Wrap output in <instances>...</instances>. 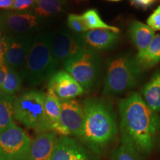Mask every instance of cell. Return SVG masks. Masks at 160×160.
<instances>
[{
	"label": "cell",
	"instance_id": "obj_22",
	"mask_svg": "<svg viewBox=\"0 0 160 160\" xmlns=\"http://www.w3.org/2000/svg\"><path fill=\"white\" fill-rule=\"evenodd\" d=\"M82 18L85 21V25L88 30L94 29H105L113 31L119 33L120 32L119 28L115 26L108 25L102 19L99 12L96 9H89L83 13Z\"/></svg>",
	"mask_w": 160,
	"mask_h": 160
},
{
	"label": "cell",
	"instance_id": "obj_21",
	"mask_svg": "<svg viewBox=\"0 0 160 160\" xmlns=\"http://www.w3.org/2000/svg\"><path fill=\"white\" fill-rule=\"evenodd\" d=\"M65 4V0H37L31 12L41 18L53 17L63 11Z\"/></svg>",
	"mask_w": 160,
	"mask_h": 160
},
{
	"label": "cell",
	"instance_id": "obj_3",
	"mask_svg": "<svg viewBox=\"0 0 160 160\" xmlns=\"http://www.w3.org/2000/svg\"><path fill=\"white\" fill-rule=\"evenodd\" d=\"M59 63L51 49V33L35 37L22 77L31 85H37L51 78Z\"/></svg>",
	"mask_w": 160,
	"mask_h": 160
},
{
	"label": "cell",
	"instance_id": "obj_26",
	"mask_svg": "<svg viewBox=\"0 0 160 160\" xmlns=\"http://www.w3.org/2000/svg\"><path fill=\"white\" fill-rule=\"evenodd\" d=\"M37 0H13V6L10 10L17 12H27L32 11Z\"/></svg>",
	"mask_w": 160,
	"mask_h": 160
},
{
	"label": "cell",
	"instance_id": "obj_32",
	"mask_svg": "<svg viewBox=\"0 0 160 160\" xmlns=\"http://www.w3.org/2000/svg\"><path fill=\"white\" fill-rule=\"evenodd\" d=\"M110 1H113V2H119V1H121V0H110Z\"/></svg>",
	"mask_w": 160,
	"mask_h": 160
},
{
	"label": "cell",
	"instance_id": "obj_20",
	"mask_svg": "<svg viewBox=\"0 0 160 160\" xmlns=\"http://www.w3.org/2000/svg\"><path fill=\"white\" fill-rule=\"evenodd\" d=\"M142 68H149L160 62V33L155 35L153 39L143 53L137 55Z\"/></svg>",
	"mask_w": 160,
	"mask_h": 160
},
{
	"label": "cell",
	"instance_id": "obj_25",
	"mask_svg": "<svg viewBox=\"0 0 160 160\" xmlns=\"http://www.w3.org/2000/svg\"><path fill=\"white\" fill-rule=\"evenodd\" d=\"M68 26L69 29L75 34L82 35L89 30L85 25L82 16L71 13L68 17Z\"/></svg>",
	"mask_w": 160,
	"mask_h": 160
},
{
	"label": "cell",
	"instance_id": "obj_24",
	"mask_svg": "<svg viewBox=\"0 0 160 160\" xmlns=\"http://www.w3.org/2000/svg\"><path fill=\"white\" fill-rule=\"evenodd\" d=\"M112 160H142L139 153L128 144L121 142L112 153Z\"/></svg>",
	"mask_w": 160,
	"mask_h": 160
},
{
	"label": "cell",
	"instance_id": "obj_4",
	"mask_svg": "<svg viewBox=\"0 0 160 160\" xmlns=\"http://www.w3.org/2000/svg\"><path fill=\"white\" fill-rule=\"evenodd\" d=\"M142 68L137 57L124 54L108 62L103 93L105 95H119L133 88L142 75Z\"/></svg>",
	"mask_w": 160,
	"mask_h": 160
},
{
	"label": "cell",
	"instance_id": "obj_2",
	"mask_svg": "<svg viewBox=\"0 0 160 160\" xmlns=\"http://www.w3.org/2000/svg\"><path fill=\"white\" fill-rule=\"evenodd\" d=\"M82 107L85 125L81 140L93 153L100 154L117 136L116 114L110 104L99 98H88Z\"/></svg>",
	"mask_w": 160,
	"mask_h": 160
},
{
	"label": "cell",
	"instance_id": "obj_11",
	"mask_svg": "<svg viewBox=\"0 0 160 160\" xmlns=\"http://www.w3.org/2000/svg\"><path fill=\"white\" fill-rule=\"evenodd\" d=\"M51 49L57 62L64 63L67 60L77 57L84 51L86 45L81 35L60 30L51 33Z\"/></svg>",
	"mask_w": 160,
	"mask_h": 160
},
{
	"label": "cell",
	"instance_id": "obj_13",
	"mask_svg": "<svg viewBox=\"0 0 160 160\" xmlns=\"http://www.w3.org/2000/svg\"><path fill=\"white\" fill-rule=\"evenodd\" d=\"M50 160H91L87 149L70 137H60Z\"/></svg>",
	"mask_w": 160,
	"mask_h": 160
},
{
	"label": "cell",
	"instance_id": "obj_23",
	"mask_svg": "<svg viewBox=\"0 0 160 160\" xmlns=\"http://www.w3.org/2000/svg\"><path fill=\"white\" fill-rule=\"evenodd\" d=\"M22 79L19 72L8 67L5 80L0 90L7 94L14 96L21 88Z\"/></svg>",
	"mask_w": 160,
	"mask_h": 160
},
{
	"label": "cell",
	"instance_id": "obj_17",
	"mask_svg": "<svg viewBox=\"0 0 160 160\" xmlns=\"http://www.w3.org/2000/svg\"><path fill=\"white\" fill-rule=\"evenodd\" d=\"M61 100L51 90H48V93L45 94L44 110L47 125L49 131H57L59 125V119L61 113Z\"/></svg>",
	"mask_w": 160,
	"mask_h": 160
},
{
	"label": "cell",
	"instance_id": "obj_5",
	"mask_svg": "<svg viewBox=\"0 0 160 160\" xmlns=\"http://www.w3.org/2000/svg\"><path fill=\"white\" fill-rule=\"evenodd\" d=\"M45 94L42 91L30 90L15 98L13 104L14 119L39 133L49 131L44 110Z\"/></svg>",
	"mask_w": 160,
	"mask_h": 160
},
{
	"label": "cell",
	"instance_id": "obj_6",
	"mask_svg": "<svg viewBox=\"0 0 160 160\" xmlns=\"http://www.w3.org/2000/svg\"><path fill=\"white\" fill-rule=\"evenodd\" d=\"M63 65L85 91L93 88L101 75V57L96 50L87 45L80 54L65 61Z\"/></svg>",
	"mask_w": 160,
	"mask_h": 160
},
{
	"label": "cell",
	"instance_id": "obj_9",
	"mask_svg": "<svg viewBox=\"0 0 160 160\" xmlns=\"http://www.w3.org/2000/svg\"><path fill=\"white\" fill-rule=\"evenodd\" d=\"M42 18L33 12H1L0 31L5 35L24 36L37 31Z\"/></svg>",
	"mask_w": 160,
	"mask_h": 160
},
{
	"label": "cell",
	"instance_id": "obj_31",
	"mask_svg": "<svg viewBox=\"0 0 160 160\" xmlns=\"http://www.w3.org/2000/svg\"><path fill=\"white\" fill-rule=\"evenodd\" d=\"M13 4V0H0V9L10 10Z\"/></svg>",
	"mask_w": 160,
	"mask_h": 160
},
{
	"label": "cell",
	"instance_id": "obj_7",
	"mask_svg": "<svg viewBox=\"0 0 160 160\" xmlns=\"http://www.w3.org/2000/svg\"><path fill=\"white\" fill-rule=\"evenodd\" d=\"M31 139L13 124L0 133V160H27Z\"/></svg>",
	"mask_w": 160,
	"mask_h": 160
},
{
	"label": "cell",
	"instance_id": "obj_10",
	"mask_svg": "<svg viewBox=\"0 0 160 160\" xmlns=\"http://www.w3.org/2000/svg\"><path fill=\"white\" fill-rule=\"evenodd\" d=\"M33 39L29 35H4V62L21 74L31 51Z\"/></svg>",
	"mask_w": 160,
	"mask_h": 160
},
{
	"label": "cell",
	"instance_id": "obj_15",
	"mask_svg": "<svg viewBox=\"0 0 160 160\" xmlns=\"http://www.w3.org/2000/svg\"><path fill=\"white\" fill-rule=\"evenodd\" d=\"M84 43L96 51H105L116 45L119 33L105 29L89 30L81 35Z\"/></svg>",
	"mask_w": 160,
	"mask_h": 160
},
{
	"label": "cell",
	"instance_id": "obj_16",
	"mask_svg": "<svg viewBox=\"0 0 160 160\" xmlns=\"http://www.w3.org/2000/svg\"><path fill=\"white\" fill-rule=\"evenodd\" d=\"M129 35L138 50L137 54H140L148 48L155 37V31L141 22L133 21L129 26Z\"/></svg>",
	"mask_w": 160,
	"mask_h": 160
},
{
	"label": "cell",
	"instance_id": "obj_12",
	"mask_svg": "<svg viewBox=\"0 0 160 160\" xmlns=\"http://www.w3.org/2000/svg\"><path fill=\"white\" fill-rule=\"evenodd\" d=\"M48 89L51 90L60 100L73 99L85 92L82 85L66 71H58L51 76Z\"/></svg>",
	"mask_w": 160,
	"mask_h": 160
},
{
	"label": "cell",
	"instance_id": "obj_28",
	"mask_svg": "<svg viewBox=\"0 0 160 160\" xmlns=\"http://www.w3.org/2000/svg\"><path fill=\"white\" fill-rule=\"evenodd\" d=\"M133 5L136 7L140 8H148L151 5H153L155 0H131Z\"/></svg>",
	"mask_w": 160,
	"mask_h": 160
},
{
	"label": "cell",
	"instance_id": "obj_18",
	"mask_svg": "<svg viewBox=\"0 0 160 160\" xmlns=\"http://www.w3.org/2000/svg\"><path fill=\"white\" fill-rule=\"evenodd\" d=\"M142 99L152 111L160 112V71L154 73L142 91Z\"/></svg>",
	"mask_w": 160,
	"mask_h": 160
},
{
	"label": "cell",
	"instance_id": "obj_1",
	"mask_svg": "<svg viewBox=\"0 0 160 160\" xmlns=\"http://www.w3.org/2000/svg\"><path fill=\"white\" fill-rule=\"evenodd\" d=\"M121 142L139 154L148 157L160 134V117L150 108L142 96L132 93L119 102Z\"/></svg>",
	"mask_w": 160,
	"mask_h": 160
},
{
	"label": "cell",
	"instance_id": "obj_27",
	"mask_svg": "<svg viewBox=\"0 0 160 160\" xmlns=\"http://www.w3.org/2000/svg\"><path fill=\"white\" fill-rule=\"evenodd\" d=\"M147 25L154 31H160V5L148 19Z\"/></svg>",
	"mask_w": 160,
	"mask_h": 160
},
{
	"label": "cell",
	"instance_id": "obj_14",
	"mask_svg": "<svg viewBox=\"0 0 160 160\" xmlns=\"http://www.w3.org/2000/svg\"><path fill=\"white\" fill-rule=\"evenodd\" d=\"M58 139L53 131L39 133L32 141L27 160H50Z\"/></svg>",
	"mask_w": 160,
	"mask_h": 160
},
{
	"label": "cell",
	"instance_id": "obj_8",
	"mask_svg": "<svg viewBox=\"0 0 160 160\" xmlns=\"http://www.w3.org/2000/svg\"><path fill=\"white\" fill-rule=\"evenodd\" d=\"M61 113L56 131L61 137L73 135L82 139L85 125L82 105L75 99L61 100Z\"/></svg>",
	"mask_w": 160,
	"mask_h": 160
},
{
	"label": "cell",
	"instance_id": "obj_19",
	"mask_svg": "<svg viewBox=\"0 0 160 160\" xmlns=\"http://www.w3.org/2000/svg\"><path fill=\"white\" fill-rule=\"evenodd\" d=\"M14 96L4 93L0 90V133L14 123L13 104Z\"/></svg>",
	"mask_w": 160,
	"mask_h": 160
},
{
	"label": "cell",
	"instance_id": "obj_29",
	"mask_svg": "<svg viewBox=\"0 0 160 160\" xmlns=\"http://www.w3.org/2000/svg\"><path fill=\"white\" fill-rule=\"evenodd\" d=\"M8 67L5 62L0 65V89L2 88V86L5 80L8 73Z\"/></svg>",
	"mask_w": 160,
	"mask_h": 160
},
{
	"label": "cell",
	"instance_id": "obj_30",
	"mask_svg": "<svg viewBox=\"0 0 160 160\" xmlns=\"http://www.w3.org/2000/svg\"><path fill=\"white\" fill-rule=\"evenodd\" d=\"M4 53H5V43L4 35L0 31V65L4 62Z\"/></svg>",
	"mask_w": 160,
	"mask_h": 160
}]
</instances>
